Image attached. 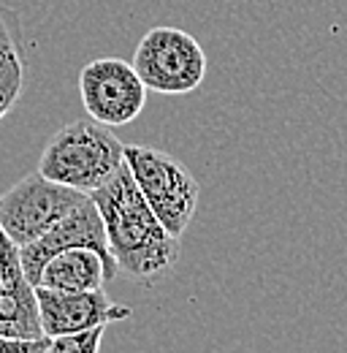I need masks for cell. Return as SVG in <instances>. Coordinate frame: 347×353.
I'll use <instances>...</instances> for the list:
<instances>
[{
    "mask_svg": "<svg viewBox=\"0 0 347 353\" xmlns=\"http://www.w3.org/2000/svg\"><path fill=\"white\" fill-rule=\"evenodd\" d=\"M109 280L114 277L95 250L71 248L52 256L43 264L36 285L57 288V291H95V288H103Z\"/></svg>",
    "mask_w": 347,
    "mask_h": 353,
    "instance_id": "obj_10",
    "label": "cell"
},
{
    "mask_svg": "<svg viewBox=\"0 0 347 353\" xmlns=\"http://www.w3.org/2000/svg\"><path fill=\"white\" fill-rule=\"evenodd\" d=\"M41 329L46 337L57 334H76L92 326H109L114 321L130 318L133 310L117 305L106 296L103 288L95 291H57L36 285Z\"/></svg>",
    "mask_w": 347,
    "mask_h": 353,
    "instance_id": "obj_8",
    "label": "cell"
},
{
    "mask_svg": "<svg viewBox=\"0 0 347 353\" xmlns=\"http://www.w3.org/2000/svg\"><path fill=\"white\" fill-rule=\"evenodd\" d=\"M103 334H106V326H92L76 334H57V337H49L46 353H98Z\"/></svg>",
    "mask_w": 347,
    "mask_h": 353,
    "instance_id": "obj_12",
    "label": "cell"
},
{
    "mask_svg": "<svg viewBox=\"0 0 347 353\" xmlns=\"http://www.w3.org/2000/svg\"><path fill=\"white\" fill-rule=\"evenodd\" d=\"M123 161L128 166L136 188L141 190L144 201L152 207L163 228L179 236L187 231L198 210L201 185L190 174V169L163 150L144 147V144H125Z\"/></svg>",
    "mask_w": 347,
    "mask_h": 353,
    "instance_id": "obj_3",
    "label": "cell"
},
{
    "mask_svg": "<svg viewBox=\"0 0 347 353\" xmlns=\"http://www.w3.org/2000/svg\"><path fill=\"white\" fill-rule=\"evenodd\" d=\"M147 90L187 95L207 77V52L187 30L160 25L144 33L130 63Z\"/></svg>",
    "mask_w": 347,
    "mask_h": 353,
    "instance_id": "obj_4",
    "label": "cell"
},
{
    "mask_svg": "<svg viewBox=\"0 0 347 353\" xmlns=\"http://www.w3.org/2000/svg\"><path fill=\"white\" fill-rule=\"evenodd\" d=\"M17 277H25V269H22V259H19V248L11 242V236L6 234V228L0 225V285L17 280Z\"/></svg>",
    "mask_w": 347,
    "mask_h": 353,
    "instance_id": "obj_13",
    "label": "cell"
},
{
    "mask_svg": "<svg viewBox=\"0 0 347 353\" xmlns=\"http://www.w3.org/2000/svg\"><path fill=\"white\" fill-rule=\"evenodd\" d=\"M28 79L25 28L17 8L0 3V120L14 112Z\"/></svg>",
    "mask_w": 347,
    "mask_h": 353,
    "instance_id": "obj_9",
    "label": "cell"
},
{
    "mask_svg": "<svg viewBox=\"0 0 347 353\" xmlns=\"http://www.w3.org/2000/svg\"><path fill=\"white\" fill-rule=\"evenodd\" d=\"M123 152L125 144L114 136V128L92 117L71 120L46 141L39 174L90 196L123 166Z\"/></svg>",
    "mask_w": 347,
    "mask_h": 353,
    "instance_id": "obj_2",
    "label": "cell"
},
{
    "mask_svg": "<svg viewBox=\"0 0 347 353\" xmlns=\"http://www.w3.org/2000/svg\"><path fill=\"white\" fill-rule=\"evenodd\" d=\"M79 95L87 117L120 128L133 123L147 103V88L136 68L120 57L90 60L79 74Z\"/></svg>",
    "mask_w": 347,
    "mask_h": 353,
    "instance_id": "obj_6",
    "label": "cell"
},
{
    "mask_svg": "<svg viewBox=\"0 0 347 353\" xmlns=\"http://www.w3.org/2000/svg\"><path fill=\"white\" fill-rule=\"evenodd\" d=\"M49 337L39 340H17V337H0V353H46Z\"/></svg>",
    "mask_w": 347,
    "mask_h": 353,
    "instance_id": "obj_14",
    "label": "cell"
},
{
    "mask_svg": "<svg viewBox=\"0 0 347 353\" xmlns=\"http://www.w3.org/2000/svg\"><path fill=\"white\" fill-rule=\"evenodd\" d=\"M90 199L103 218L109 250L120 274L133 283L152 285L171 272L182 253V239L169 234L158 221L136 188L125 161L101 188L90 193Z\"/></svg>",
    "mask_w": 347,
    "mask_h": 353,
    "instance_id": "obj_1",
    "label": "cell"
},
{
    "mask_svg": "<svg viewBox=\"0 0 347 353\" xmlns=\"http://www.w3.org/2000/svg\"><path fill=\"white\" fill-rule=\"evenodd\" d=\"M85 199L87 193L82 190L52 182L36 172L17 179L0 196V225L6 228V234L17 248H25L46 234Z\"/></svg>",
    "mask_w": 347,
    "mask_h": 353,
    "instance_id": "obj_5",
    "label": "cell"
},
{
    "mask_svg": "<svg viewBox=\"0 0 347 353\" xmlns=\"http://www.w3.org/2000/svg\"><path fill=\"white\" fill-rule=\"evenodd\" d=\"M71 248H90L95 250L106 269L112 272V277H117V261L109 250V239H106V228H103V218L95 207V201L87 196L85 201H79L65 218L54 223L46 234H41L39 239H33L30 245L19 248V259H22V269H25V277L36 285L39 283V274H41L43 264L63 253V250H71Z\"/></svg>",
    "mask_w": 347,
    "mask_h": 353,
    "instance_id": "obj_7",
    "label": "cell"
},
{
    "mask_svg": "<svg viewBox=\"0 0 347 353\" xmlns=\"http://www.w3.org/2000/svg\"><path fill=\"white\" fill-rule=\"evenodd\" d=\"M0 337H17V340L46 337L41 329L36 285L28 277H17L0 285Z\"/></svg>",
    "mask_w": 347,
    "mask_h": 353,
    "instance_id": "obj_11",
    "label": "cell"
}]
</instances>
